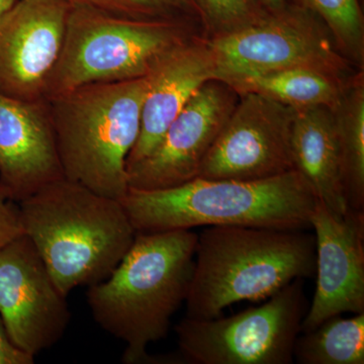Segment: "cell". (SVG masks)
Here are the masks:
<instances>
[{
    "label": "cell",
    "instance_id": "4316f807",
    "mask_svg": "<svg viewBox=\"0 0 364 364\" xmlns=\"http://www.w3.org/2000/svg\"><path fill=\"white\" fill-rule=\"evenodd\" d=\"M176 7H189L193 6L191 0H169Z\"/></svg>",
    "mask_w": 364,
    "mask_h": 364
},
{
    "label": "cell",
    "instance_id": "277c9868",
    "mask_svg": "<svg viewBox=\"0 0 364 364\" xmlns=\"http://www.w3.org/2000/svg\"><path fill=\"white\" fill-rule=\"evenodd\" d=\"M315 272V236L306 230L207 227L198 234L186 317H220L228 306L267 299Z\"/></svg>",
    "mask_w": 364,
    "mask_h": 364
},
{
    "label": "cell",
    "instance_id": "d6986e66",
    "mask_svg": "<svg viewBox=\"0 0 364 364\" xmlns=\"http://www.w3.org/2000/svg\"><path fill=\"white\" fill-rule=\"evenodd\" d=\"M294 344V360L299 364H363L364 312L353 317L335 316Z\"/></svg>",
    "mask_w": 364,
    "mask_h": 364
},
{
    "label": "cell",
    "instance_id": "3957f363",
    "mask_svg": "<svg viewBox=\"0 0 364 364\" xmlns=\"http://www.w3.org/2000/svg\"><path fill=\"white\" fill-rule=\"evenodd\" d=\"M317 202L296 169L258 181L196 177L159 191L129 188L121 200L136 233L213 226L311 230Z\"/></svg>",
    "mask_w": 364,
    "mask_h": 364
},
{
    "label": "cell",
    "instance_id": "30bf717a",
    "mask_svg": "<svg viewBox=\"0 0 364 364\" xmlns=\"http://www.w3.org/2000/svg\"><path fill=\"white\" fill-rule=\"evenodd\" d=\"M0 317L14 345L35 358L70 323L67 296L25 234L0 248Z\"/></svg>",
    "mask_w": 364,
    "mask_h": 364
},
{
    "label": "cell",
    "instance_id": "d4e9b609",
    "mask_svg": "<svg viewBox=\"0 0 364 364\" xmlns=\"http://www.w3.org/2000/svg\"><path fill=\"white\" fill-rule=\"evenodd\" d=\"M18 0H0V18L16 4Z\"/></svg>",
    "mask_w": 364,
    "mask_h": 364
},
{
    "label": "cell",
    "instance_id": "7a4b0ae2",
    "mask_svg": "<svg viewBox=\"0 0 364 364\" xmlns=\"http://www.w3.org/2000/svg\"><path fill=\"white\" fill-rule=\"evenodd\" d=\"M31 239L64 296L107 279L135 240L121 200L65 177L18 203Z\"/></svg>",
    "mask_w": 364,
    "mask_h": 364
},
{
    "label": "cell",
    "instance_id": "ba28073f",
    "mask_svg": "<svg viewBox=\"0 0 364 364\" xmlns=\"http://www.w3.org/2000/svg\"><path fill=\"white\" fill-rule=\"evenodd\" d=\"M215 80L232 81L291 68L313 69L348 79V61L332 44L328 30L301 14L262 16L250 25L205 41Z\"/></svg>",
    "mask_w": 364,
    "mask_h": 364
},
{
    "label": "cell",
    "instance_id": "4fadbf2b",
    "mask_svg": "<svg viewBox=\"0 0 364 364\" xmlns=\"http://www.w3.org/2000/svg\"><path fill=\"white\" fill-rule=\"evenodd\" d=\"M316 291L301 332L344 313L364 312V212L337 215L318 200L311 215Z\"/></svg>",
    "mask_w": 364,
    "mask_h": 364
},
{
    "label": "cell",
    "instance_id": "6da1fadb",
    "mask_svg": "<svg viewBox=\"0 0 364 364\" xmlns=\"http://www.w3.org/2000/svg\"><path fill=\"white\" fill-rule=\"evenodd\" d=\"M196 242L193 230L136 233L111 275L88 287L95 322L126 343L124 363H150L147 347L168 335L172 317L188 298Z\"/></svg>",
    "mask_w": 364,
    "mask_h": 364
},
{
    "label": "cell",
    "instance_id": "5bb4252c",
    "mask_svg": "<svg viewBox=\"0 0 364 364\" xmlns=\"http://www.w3.org/2000/svg\"><path fill=\"white\" fill-rule=\"evenodd\" d=\"M48 100L0 93V188L18 203L62 178Z\"/></svg>",
    "mask_w": 364,
    "mask_h": 364
},
{
    "label": "cell",
    "instance_id": "cb8c5ba5",
    "mask_svg": "<svg viewBox=\"0 0 364 364\" xmlns=\"http://www.w3.org/2000/svg\"><path fill=\"white\" fill-rule=\"evenodd\" d=\"M35 356L21 350L9 337L0 317V364H33Z\"/></svg>",
    "mask_w": 364,
    "mask_h": 364
},
{
    "label": "cell",
    "instance_id": "5b68a950",
    "mask_svg": "<svg viewBox=\"0 0 364 364\" xmlns=\"http://www.w3.org/2000/svg\"><path fill=\"white\" fill-rule=\"evenodd\" d=\"M149 77L80 86L46 98L65 178L121 200Z\"/></svg>",
    "mask_w": 364,
    "mask_h": 364
},
{
    "label": "cell",
    "instance_id": "ac0fdd59",
    "mask_svg": "<svg viewBox=\"0 0 364 364\" xmlns=\"http://www.w3.org/2000/svg\"><path fill=\"white\" fill-rule=\"evenodd\" d=\"M336 119L345 200L349 210L364 212V82L351 78L338 105Z\"/></svg>",
    "mask_w": 364,
    "mask_h": 364
},
{
    "label": "cell",
    "instance_id": "9a60e30c",
    "mask_svg": "<svg viewBox=\"0 0 364 364\" xmlns=\"http://www.w3.org/2000/svg\"><path fill=\"white\" fill-rule=\"evenodd\" d=\"M148 77L140 133L127 158V168L149 156L196 91L208 81L215 80L207 42L188 38L166 53Z\"/></svg>",
    "mask_w": 364,
    "mask_h": 364
},
{
    "label": "cell",
    "instance_id": "44dd1931",
    "mask_svg": "<svg viewBox=\"0 0 364 364\" xmlns=\"http://www.w3.org/2000/svg\"><path fill=\"white\" fill-rule=\"evenodd\" d=\"M205 18L215 31L226 35L259 20L251 0H198Z\"/></svg>",
    "mask_w": 364,
    "mask_h": 364
},
{
    "label": "cell",
    "instance_id": "7c38bea8",
    "mask_svg": "<svg viewBox=\"0 0 364 364\" xmlns=\"http://www.w3.org/2000/svg\"><path fill=\"white\" fill-rule=\"evenodd\" d=\"M70 9L68 0H18L0 18V93L45 100Z\"/></svg>",
    "mask_w": 364,
    "mask_h": 364
},
{
    "label": "cell",
    "instance_id": "603a6c76",
    "mask_svg": "<svg viewBox=\"0 0 364 364\" xmlns=\"http://www.w3.org/2000/svg\"><path fill=\"white\" fill-rule=\"evenodd\" d=\"M23 234L18 203L9 200L0 188V248Z\"/></svg>",
    "mask_w": 364,
    "mask_h": 364
},
{
    "label": "cell",
    "instance_id": "e0dca14e",
    "mask_svg": "<svg viewBox=\"0 0 364 364\" xmlns=\"http://www.w3.org/2000/svg\"><path fill=\"white\" fill-rule=\"evenodd\" d=\"M350 78L313 69L291 68L245 76L229 83L238 95L257 93L294 109L327 107L334 109Z\"/></svg>",
    "mask_w": 364,
    "mask_h": 364
},
{
    "label": "cell",
    "instance_id": "2e32d148",
    "mask_svg": "<svg viewBox=\"0 0 364 364\" xmlns=\"http://www.w3.org/2000/svg\"><path fill=\"white\" fill-rule=\"evenodd\" d=\"M291 149L296 169L311 184L318 200L335 215H346L349 210L333 109L327 107L294 109Z\"/></svg>",
    "mask_w": 364,
    "mask_h": 364
},
{
    "label": "cell",
    "instance_id": "7402d4cb",
    "mask_svg": "<svg viewBox=\"0 0 364 364\" xmlns=\"http://www.w3.org/2000/svg\"><path fill=\"white\" fill-rule=\"evenodd\" d=\"M71 6L91 7L116 16L136 18H168L169 0H68Z\"/></svg>",
    "mask_w": 364,
    "mask_h": 364
},
{
    "label": "cell",
    "instance_id": "52a82bcc",
    "mask_svg": "<svg viewBox=\"0 0 364 364\" xmlns=\"http://www.w3.org/2000/svg\"><path fill=\"white\" fill-rule=\"evenodd\" d=\"M306 311L304 279L294 280L236 315L182 318L174 328L179 354L191 364H291Z\"/></svg>",
    "mask_w": 364,
    "mask_h": 364
},
{
    "label": "cell",
    "instance_id": "ffe728a7",
    "mask_svg": "<svg viewBox=\"0 0 364 364\" xmlns=\"http://www.w3.org/2000/svg\"><path fill=\"white\" fill-rule=\"evenodd\" d=\"M325 23L342 56L358 65L364 61V25L358 0H305Z\"/></svg>",
    "mask_w": 364,
    "mask_h": 364
},
{
    "label": "cell",
    "instance_id": "9c48e42d",
    "mask_svg": "<svg viewBox=\"0 0 364 364\" xmlns=\"http://www.w3.org/2000/svg\"><path fill=\"white\" fill-rule=\"evenodd\" d=\"M239 95L198 177L258 181L296 169L294 109L257 93Z\"/></svg>",
    "mask_w": 364,
    "mask_h": 364
},
{
    "label": "cell",
    "instance_id": "8992f818",
    "mask_svg": "<svg viewBox=\"0 0 364 364\" xmlns=\"http://www.w3.org/2000/svg\"><path fill=\"white\" fill-rule=\"evenodd\" d=\"M188 36L169 18L116 16L71 6L63 47L45 98L80 86L145 77Z\"/></svg>",
    "mask_w": 364,
    "mask_h": 364
},
{
    "label": "cell",
    "instance_id": "484cf974",
    "mask_svg": "<svg viewBox=\"0 0 364 364\" xmlns=\"http://www.w3.org/2000/svg\"><path fill=\"white\" fill-rule=\"evenodd\" d=\"M267 6L272 7L275 11H279L286 4L287 0H262Z\"/></svg>",
    "mask_w": 364,
    "mask_h": 364
},
{
    "label": "cell",
    "instance_id": "8fae6325",
    "mask_svg": "<svg viewBox=\"0 0 364 364\" xmlns=\"http://www.w3.org/2000/svg\"><path fill=\"white\" fill-rule=\"evenodd\" d=\"M236 95L223 81L205 82L172 122L149 156L127 168L129 188L159 191L196 178L238 102Z\"/></svg>",
    "mask_w": 364,
    "mask_h": 364
}]
</instances>
